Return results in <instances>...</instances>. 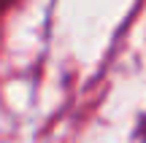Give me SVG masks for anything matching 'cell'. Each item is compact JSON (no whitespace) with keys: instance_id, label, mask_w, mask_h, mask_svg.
Masks as SVG:
<instances>
[{"instance_id":"cell-1","label":"cell","mask_w":146,"mask_h":143,"mask_svg":"<svg viewBox=\"0 0 146 143\" xmlns=\"http://www.w3.org/2000/svg\"><path fill=\"white\" fill-rule=\"evenodd\" d=\"M14 3H16V0H0V14H3V11H8Z\"/></svg>"}]
</instances>
